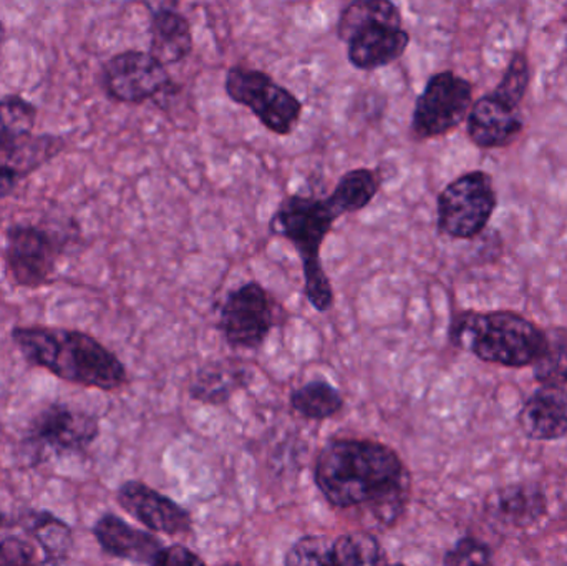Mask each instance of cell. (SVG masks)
<instances>
[{
    "instance_id": "22",
    "label": "cell",
    "mask_w": 567,
    "mask_h": 566,
    "mask_svg": "<svg viewBox=\"0 0 567 566\" xmlns=\"http://www.w3.org/2000/svg\"><path fill=\"white\" fill-rule=\"evenodd\" d=\"M535 378L543 388H565L567 384V329L545 331V344L536 359Z\"/></svg>"
},
{
    "instance_id": "20",
    "label": "cell",
    "mask_w": 567,
    "mask_h": 566,
    "mask_svg": "<svg viewBox=\"0 0 567 566\" xmlns=\"http://www.w3.org/2000/svg\"><path fill=\"white\" fill-rule=\"evenodd\" d=\"M380 173L372 168H353L343 173L326 198L327 206L337 219L350 213H359L375 198L380 192Z\"/></svg>"
},
{
    "instance_id": "25",
    "label": "cell",
    "mask_w": 567,
    "mask_h": 566,
    "mask_svg": "<svg viewBox=\"0 0 567 566\" xmlns=\"http://www.w3.org/2000/svg\"><path fill=\"white\" fill-rule=\"evenodd\" d=\"M529 85L528 60L523 53H515L512 63L506 69L499 85L493 90V95L498 96L503 102L518 109L522 100L525 99Z\"/></svg>"
},
{
    "instance_id": "21",
    "label": "cell",
    "mask_w": 567,
    "mask_h": 566,
    "mask_svg": "<svg viewBox=\"0 0 567 566\" xmlns=\"http://www.w3.org/2000/svg\"><path fill=\"white\" fill-rule=\"evenodd\" d=\"M290 405L302 418L326 421L342 411L343 398L329 382L310 381L290 394Z\"/></svg>"
},
{
    "instance_id": "24",
    "label": "cell",
    "mask_w": 567,
    "mask_h": 566,
    "mask_svg": "<svg viewBox=\"0 0 567 566\" xmlns=\"http://www.w3.org/2000/svg\"><path fill=\"white\" fill-rule=\"evenodd\" d=\"M284 566H336L333 541L322 535L299 538L287 552Z\"/></svg>"
},
{
    "instance_id": "14",
    "label": "cell",
    "mask_w": 567,
    "mask_h": 566,
    "mask_svg": "<svg viewBox=\"0 0 567 566\" xmlns=\"http://www.w3.org/2000/svg\"><path fill=\"white\" fill-rule=\"evenodd\" d=\"M92 532L105 554L133 564L153 565L165 548L155 535L133 527L115 514L102 515Z\"/></svg>"
},
{
    "instance_id": "7",
    "label": "cell",
    "mask_w": 567,
    "mask_h": 566,
    "mask_svg": "<svg viewBox=\"0 0 567 566\" xmlns=\"http://www.w3.org/2000/svg\"><path fill=\"white\" fill-rule=\"evenodd\" d=\"M225 90L231 102L246 106L276 135H290L302 116V102L262 70L231 66L226 73Z\"/></svg>"
},
{
    "instance_id": "16",
    "label": "cell",
    "mask_w": 567,
    "mask_h": 566,
    "mask_svg": "<svg viewBox=\"0 0 567 566\" xmlns=\"http://www.w3.org/2000/svg\"><path fill=\"white\" fill-rule=\"evenodd\" d=\"M518 424L526 438L551 442L567 435V391L542 388L523 405Z\"/></svg>"
},
{
    "instance_id": "26",
    "label": "cell",
    "mask_w": 567,
    "mask_h": 566,
    "mask_svg": "<svg viewBox=\"0 0 567 566\" xmlns=\"http://www.w3.org/2000/svg\"><path fill=\"white\" fill-rule=\"evenodd\" d=\"M443 566H495V562L483 542L465 537L446 552Z\"/></svg>"
},
{
    "instance_id": "3",
    "label": "cell",
    "mask_w": 567,
    "mask_h": 566,
    "mask_svg": "<svg viewBox=\"0 0 567 566\" xmlns=\"http://www.w3.org/2000/svg\"><path fill=\"white\" fill-rule=\"evenodd\" d=\"M336 222L337 218L327 206L326 198L297 193L286 196L269 219V231L292 243L299 253L302 261L303 292L317 312L330 311L336 301L332 282L320 259V249Z\"/></svg>"
},
{
    "instance_id": "11",
    "label": "cell",
    "mask_w": 567,
    "mask_h": 566,
    "mask_svg": "<svg viewBox=\"0 0 567 566\" xmlns=\"http://www.w3.org/2000/svg\"><path fill=\"white\" fill-rule=\"evenodd\" d=\"M473 106V85L456 73H435L415 102L412 133L416 140L436 138L462 125Z\"/></svg>"
},
{
    "instance_id": "15",
    "label": "cell",
    "mask_w": 567,
    "mask_h": 566,
    "mask_svg": "<svg viewBox=\"0 0 567 566\" xmlns=\"http://www.w3.org/2000/svg\"><path fill=\"white\" fill-rule=\"evenodd\" d=\"M523 120L518 109L498 96H482L468 113V136L480 148H502L522 133Z\"/></svg>"
},
{
    "instance_id": "5",
    "label": "cell",
    "mask_w": 567,
    "mask_h": 566,
    "mask_svg": "<svg viewBox=\"0 0 567 566\" xmlns=\"http://www.w3.org/2000/svg\"><path fill=\"white\" fill-rule=\"evenodd\" d=\"M399 6L389 0L347 3L336 32L347 43V59L357 70L370 72L396 62L410 45Z\"/></svg>"
},
{
    "instance_id": "4",
    "label": "cell",
    "mask_w": 567,
    "mask_h": 566,
    "mask_svg": "<svg viewBox=\"0 0 567 566\" xmlns=\"http://www.w3.org/2000/svg\"><path fill=\"white\" fill-rule=\"evenodd\" d=\"M450 339L482 361L526 368L542 354L545 331L516 312H462L453 318Z\"/></svg>"
},
{
    "instance_id": "2",
    "label": "cell",
    "mask_w": 567,
    "mask_h": 566,
    "mask_svg": "<svg viewBox=\"0 0 567 566\" xmlns=\"http://www.w3.org/2000/svg\"><path fill=\"white\" fill-rule=\"evenodd\" d=\"M13 344L29 364L70 384L116 391L128 381L125 364L99 339L83 331L50 326L13 328Z\"/></svg>"
},
{
    "instance_id": "1",
    "label": "cell",
    "mask_w": 567,
    "mask_h": 566,
    "mask_svg": "<svg viewBox=\"0 0 567 566\" xmlns=\"http://www.w3.org/2000/svg\"><path fill=\"white\" fill-rule=\"evenodd\" d=\"M317 487L336 508H367L392 525L405 511L410 475L393 449L369 439H337L316 462Z\"/></svg>"
},
{
    "instance_id": "6",
    "label": "cell",
    "mask_w": 567,
    "mask_h": 566,
    "mask_svg": "<svg viewBox=\"0 0 567 566\" xmlns=\"http://www.w3.org/2000/svg\"><path fill=\"white\" fill-rule=\"evenodd\" d=\"M99 435L100 424L95 415L53 402L33 415L27 425L23 445L32 464H42L52 457L85 451Z\"/></svg>"
},
{
    "instance_id": "13",
    "label": "cell",
    "mask_w": 567,
    "mask_h": 566,
    "mask_svg": "<svg viewBox=\"0 0 567 566\" xmlns=\"http://www.w3.org/2000/svg\"><path fill=\"white\" fill-rule=\"evenodd\" d=\"M116 502L126 514L156 534L182 535L192 531L188 512L143 482L128 481L120 485Z\"/></svg>"
},
{
    "instance_id": "23",
    "label": "cell",
    "mask_w": 567,
    "mask_h": 566,
    "mask_svg": "<svg viewBox=\"0 0 567 566\" xmlns=\"http://www.w3.org/2000/svg\"><path fill=\"white\" fill-rule=\"evenodd\" d=\"M336 566H386L385 552L373 535L365 532L342 535L333 541Z\"/></svg>"
},
{
    "instance_id": "10",
    "label": "cell",
    "mask_w": 567,
    "mask_h": 566,
    "mask_svg": "<svg viewBox=\"0 0 567 566\" xmlns=\"http://www.w3.org/2000/svg\"><path fill=\"white\" fill-rule=\"evenodd\" d=\"M281 306L256 281L245 282L226 296L219 312V329L233 348L258 349L279 322Z\"/></svg>"
},
{
    "instance_id": "8",
    "label": "cell",
    "mask_w": 567,
    "mask_h": 566,
    "mask_svg": "<svg viewBox=\"0 0 567 566\" xmlns=\"http://www.w3.org/2000/svg\"><path fill=\"white\" fill-rule=\"evenodd\" d=\"M102 85L110 99L130 105L148 100L159 106L168 105L178 92L168 69L143 50H125L106 60L102 69Z\"/></svg>"
},
{
    "instance_id": "17",
    "label": "cell",
    "mask_w": 567,
    "mask_h": 566,
    "mask_svg": "<svg viewBox=\"0 0 567 566\" xmlns=\"http://www.w3.org/2000/svg\"><path fill=\"white\" fill-rule=\"evenodd\" d=\"M150 35V53L165 66L183 62L195 49L192 23L169 6L153 9Z\"/></svg>"
},
{
    "instance_id": "18",
    "label": "cell",
    "mask_w": 567,
    "mask_h": 566,
    "mask_svg": "<svg viewBox=\"0 0 567 566\" xmlns=\"http://www.w3.org/2000/svg\"><path fill=\"white\" fill-rule=\"evenodd\" d=\"M488 512L502 524L526 528L538 524L545 517L548 512V501L539 485H508L499 488L488 498Z\"/></svg>"
},
{
    "instance_id": "30",
    "label": "cell",
    "mask_w": 567,
    "mask_h": 566,
    "mask_svg": "<svg viewBox=\"0 0 567 566\" xmlns=\"http://www.w3.org/2000/svg\"><path fill=\"white\" fill-rule=\"evenodd\" d=\"M221 566H241V565H238V564H226V565H221Z\"/></svg>"
},
{
    "instance_id": "27",
    "label": "cell",
    "mask_w": 567,
    "mask_h": 566,
    "mask_svg": "<svg viewBox=\"0 0 567 566\" xmlns=\"http://www.w3.org/2000/svg\"><path fill=\"white\" fill-rule=\"evenodd\" d=\"M152 566H206V564L185 545H169L159 552Z\"/></svg>"
},
{
    "instance_id": "19",
    "label": "cell",
    "mask_w": 567,
    "mask_h": 566,
    "mask_svg": "<svg viewBox=\"0 0 567 566\" xmlns=\"http://www.w3.org/2000/svg\"><path fill=\"white\" fill-rule=\"evenodd\" d=\"M251 378V369L236 359L208 362L193 378L189 395L203 404H225L236 391L246 388Z\"/></svg>"
},
{
    "instance_id": "9",
    "label": "cell",
    "mask_w": 567,
    "mask_h": 566,
    "mask_svg": "<svg viewBox=\"0 0 567 566\" xmlns=\"http://www.w3.org/2000/svg\"><path fill=\"white\" fill-rule=\"evenodd\" d=\"M496 193L492 176L470 172L450 183L439 196V229L456 239L478 236L492 219Z\"/></svg>"
},
{
    "instance_id": "12",
    "label": "cell",
    "mask_w": 567,
    "mask_h": 566,
    "mask_svg": "<svg viewBox=\"0 0 567 566\" xmlns=\"http://www.w3.org/2000/svg\"><path fill=\"white\" fill-rule=\"evenodd\" d=\"M62 241L52 229L13 225L6 233V265L17 286L37 289L52 282Z\"/></svg>"
},
{
    "instance_id": "28",
    "label": "cell",
    "mask_w": 567,
    "mask_h": 566,
    "mask_svg": "<svg viewBox=\"0 0 567 566\" xmlns=\"http://www.w3.org/2000/svg\"><path fill=\"white\" fill-rule=\"evenodd\" d=\"M3 42H6V27H3L2 20H0V49H2Z\"/></svg>"
},
{
    "instance_id": "29",
    "label": "cell",
    "mask_w": 567,
    "mask_h": 566,
    "mask_svg": "<svg viewBox=\"0 0 567 566\" xmlns=\"http://www.w3.org/2000/svg\"><path fill=\"white\" fill-rule=\"evenodd\" d=\"M386 566H405V565H403V564H392V565L386 564Z\"/></svg>"
}]
</instances>
